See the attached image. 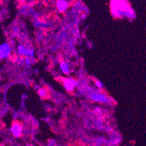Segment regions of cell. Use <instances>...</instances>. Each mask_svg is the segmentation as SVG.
<instances>
[{"label":"cell","instance_id":"52a82bcc","mask_svg":"<svg viewBox=\"0 0 146 146\" xmlns=\"http://www.w3.org/2000/svg\"><path fill=\"white\" fill-rule=\"evenodd\" d=\"M38 93H39V94L40 95H41V96L43 97L45 95V91H44V90H42V89H41V90H39Z\"/></svg>","mask_w":146,"mask_h":146},{"label":"cell","instance_id":"7a4b0ae2","mask_svg":"<svg viewBox=\"0 0 146 146\" xmlns=\"http://www.w3.org/2000/svg\"><path fill=\"white\" fill-rule=\"evenodd\" d=\"M76 85V81L72 79H67L65 83V87L67 91H72Z\"/></svg>","mask_w":146,"mask_h":146},{"label":"cell","instance_id":"277c9868","mask_svg":"<svg viewBox=\"0 0 146 146\" xmlns=\"http://www.w3.org/2000/svg\"><path fill=\"white\" fill-rule=\"evenodd\" d=\"M92 99L95 101H100V102H106L107 101V99L105 96L103 95L100 94H94L92 95Z\"/></svg>","mask_w":146,"mask_h":146},{"label":"cell","instance_id":"3957f363","mask_svg":"<svg viewBox=\"0 0 146 146\" xmlns=\"http://www.w3.org/2000/svg\"><path fill=\"white\" fill-rule=\"evenodd\" d=\"M11 131L15 137H18L21 135L22 128L18 124H14L13 126H12Z\"/></svg>","mask_w":146,"mask_h":146},{"label":"cell","instance_id":"8992f818","mask_svg":"<svg viewBox=\"0 0 146 146\" xmlns=\"http://www.w3.org/2000/svg\"><path fill=\"white\" fill-rule=\"evenodd\" d=\"M18 51L19 53L22 55H27V53H28V50H26L25 48L22 45H20L18 47Z\"/></svg>","mask_w":146,"mask_h":146},{"label":"cell","instance_id":"5b68a950","mask_svg":"<svg viewBox=\"0 0 146 146\" xmlns=\"http://www.w3.org/2000/svg\"><path fill=\"white\" fill-rule=\"evenodd\" d=\"M61 68H62V71L65 73H67L69 72V68L67 65L65 63H62L60 65Z\"/></svg>","mask_w":146,"mask_h":146},{"label":"cell","instance_id":"6da1fadb","mask_svg":"<svg viewBox=\"0 0 146 146\" xmlns=\"http://www.w3.org/2000/svg\"><path fill=\"white\" fill-rule=\"evenodd\" d=\"M10 49L8 45L4 44L0 46V58L6 57L9 54Z\"/></svg>","mask_w":146,"mask_h":146},{"label":"cell","instance_id":"ba28073f","mask_svg":"<svg viewBox=\"0 0 146 146\" xmlns=\"http://www.w3.org/2000/svg\"><path fill=\"white\" fill-rule=\"evenodd\" d=\"M96 85L98 87H99V88H101V87H103V84H102V83H101V82L99 81L96 82Z\"/></svg>","mask_w":146,"mask_h":146}]
</instances>
